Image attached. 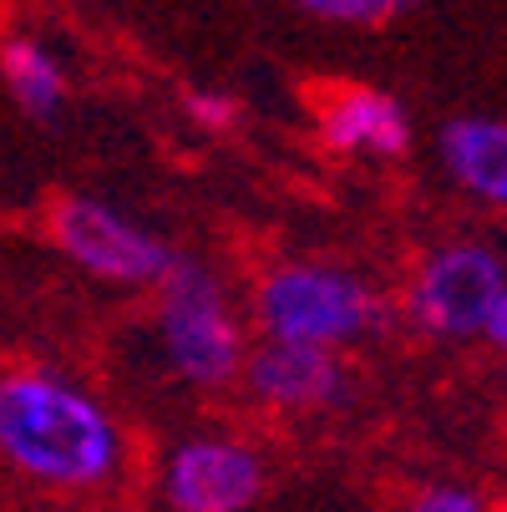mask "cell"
I'll return each instance as SVG.
<instances>
[{
  "instance_id": "obj_4",
  "label": "cell",
  "mask_w": 507,
  "mask_h": 512,
  "mask_svg": "<svg viewBox=\"0 0 507 512\" xmlns=\"http://www.w3.org/2000/svg\"><path fill=\"white\" fill-rule=\"evenodd\" d=\"M51 239L82 274H92L102 284H127V289L158 284L178 259L137 218H127L122 208L87 198V193H71L51 208Z\"/></svg>"
},
{
  "instance_id": "obj_10",
  "label": "cell",
  "mask_w": 507,
  "mask_h": 512,
  "mask_svg": "<svg viewBox=\"0 0 507 512\" xmlns=\"http://www.w3.org/2000/svg\"><path fill=\"white\" fill-rule=\"evenodd\" d=\"M0 77H6V92L26 117H56L66 107V71L31 36H11L0 46Z\"/></svg>"
},
{
  "instance_id": "obj_6",
  "label": "cell",
  "mask_w": 507,
  "mask_h": 512,
  "mask_svg": "<svg viewBox=\"0 0 507 512\" xmlns=\"http://www.w3.org/2000/svg\"><path fill=\"white\" fill-rule=\"evenodd\" d=\"M173 512H249L264 497V457L234 436H188L163 462Z\"/></svg>"
},
{
  "instance_id": "obj_12",
  "label": "cell",
  "mask_w": 507,
  "mask_h": 512,
  "mask_svg": "<svg viewBox=\"0 0 507 512\" xmlns=\"http://www.w3.org/2000/svg\"><path fill=\"white\" fill-rule=\"evenodd\" d=\"M188 117L208 132H229L239 122V102L229 92H188Z\"/></svg>"
},
{
  "instance_id": "obj_5",
  "label": "cell",
  "mask_w": 507,
  "mask_h": 512,
  "mask_svg": "<svg viewBox=\"0 0 507 512\" xmlns=\"http://www.w3.org/2000/svg\"><path fill=\"white\" fill-rule=\"evenodd\" d=\"M502 284L507 269L487 244H447L421 264L411 284V315L431 335H482Z\"/></svg>"
},
{
  "instance_id": "obj_2",
  "label": "cell",
  "mask_w": 507,
  "mask_h": 512,
  "mask_svg": "<svg viewBox=\"0 0 507 512\" xmlns=\"http://www.w3.org/2000/svg\"><path fill=\"white\" fill-rule=\"evenodd\" d=\"M254 320H259L264 340L340 350L350 340H366L371 330H381L386 305L366 279H355L340 264L289 259L259 279Z\"/></svg>"
},
{
  "instance_id": "obj_8",
  "label": "cell",
  "mask_w": 507,
  "mask_h": 512,
  "mask_svg": "<svg viewBox=\"0 0 507 512\" xmlns=\"http://www.w3.org/2000/svg\"><path fill=\"white\" fill-rule=\"evenodd\" d=\"M315 132L330 153H366V158H401L411 148V117L381 87H340L320 102Z\"/></svg>"
},
{
  "instance_id": "obj_1",
  "label": "cell",
  "mask_w": 507,
  "mask_h": 512,
  "mask_svg": "<svg viewBox=\"0 0 507 512\" xmlns=\"http://www.w3.org/2000/svg\"><path fill=\"white\" fill-rule=\"evenodd\" d=\"M0 457L41 487L97 492L122 472L127 436L87 386L26 365L0 376Z\"/></svg>"
},
{
  "instance_id": "obj_14",
  "label": "cell",
  "mask_w": 507,
  "mask_h": 512,
  "mask_svg": "<svg viewBox=\"0 0 507 512\" xmlns=\"http://www.w3.org/2000/svg\"><path fill=\"white\" fill-rule=\"evenodd\" d=\"M482 335H487L492 345H502V350H507V284H502V295H497V300H492V310H487Z\"/></svg>"
},
{
  "instance_id": "obj_3",
  "label": "cell",
  "mask_w": 507,
  "mask_h": 512,
  "mask_svg": "<svg viewBox=\"0 0 507 512\" xmlns=\"http://www.w3.org/2000/svg\"><path fill=\"white\" fill-rule=\"evenodd\" d=\"M158 340L168 371L198 391H219L244 371V330L219 274L193 259H173L158 279Z\"/></svg>"
},
{
  "instance_id": "obj_9",
  "label": "cell",
  "mask_w": 507,
  "mask_h": 512,
  "mask_svg": "<svg viewBox=\"0 0 507 512\" xmlns=\"http://www.w3.org/2000/svg\"><path fill=\"white\" fill-rule=\"evenodd\" d=\"M437 142H442L447 173L467 193L507 208V122H497V117H457V122L442 127Z\"/></svg>"
},
{
  "instance_id": "obj_7",
  "label": "cell",
  "mask_w": 507,
  "mask_h": 512,
  "mask_svg": "<svg viewBox=\"0 0 507 512\" xmlns=\"http://www.w3.org/2000/svg\"><path fill=\"white\" fill-rule=\"evenodd\" d=\"M249 391L274 411H320L345 401V365L325 345H284L264 340L244 360Z\"/></svg>"
},
{
  "instance_id": "obj_13",
  "label": "cell",
  "mask_w": 507,
  "mask_h": 512,
  "mask_svg": "<svg viewBox=\"0 0 507 512\" xmlns=\"http://www.w3.org/2000/svg\"><path fill=\"white\" fill-rule=\"evenodd\" d=\"M411 512H482V497L467 492V487L442 482V487H426V492L411 502Z\"/></svg>"
},
{
  "instance_id": "obj_11",
  "label": "cell",
  "mask_w": 507,
  "mask_h": 512,
  "mask_svg": "<svg viewBox=\"0 0 507 512\" xmlns=\"http://www.w3.org/2000/svg\"><path fill=\"white\" fill-rule=\"evenodd\" d=\"M295 6L330 26H386L401 11H411L416 0H295Z\"/></svg>"
}]
</instances>
